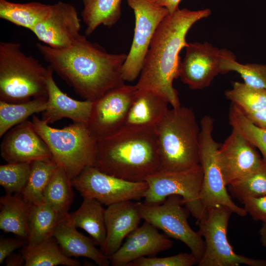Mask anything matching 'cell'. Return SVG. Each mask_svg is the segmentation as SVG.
I'll use <instances>...</instances> for the list:
<instances>
[{
	"label": "cell",
	"mask_w": 266,
	"mask_h": 266,
	"mask_svg": "<svg viewBox=\"0 0 266 266\" xmlns=\"http://www.w3.org/2000/svg\"><path fill=\"white\" fill-rule=\"evenodd\" d=\"M181 0H152L157 5L166 8L171 14L179 8L178 5Z\"/></svg>",
	"instance_id": "41"
},
{
	"label": "cell",
	"mask_w": 266,
	"mask_h": 266,
	"mask_svg": "<svg viewBox=\"0 0 266 266\" xmlns=\"http://www.w3.org/2000/svg\"><path fill=\"white\" fill-rule=\"evenodd\" d=\"M135 16L134 35L122 68L125 81H134L142 70L153 36L160 24L169 14L167 10L152 0H126Z\"/></svg>",
	"instance_id": "11"
},
{
	"label": "cell",
	"mask_w": 266,
	"mask_h": 266,
	"mask_svg": "<svg viewBox=\"0 0 266 266\" xmlns=\"http://www.w3.org/2000/svg\"><path fill=\"white\" fill-rule=\"evenodd\" d=\"M199 125L191 108L180 105L168 109L155 127L159 171H183L200 165Z\"/></svg>",
	"instance_id": "4"
},
{
	"label": "cell",
	"mask_w": 266,
	"mask_h": 266,
	"mask_svg": "<svg viewBox=\"0 0 266 266\" xmlns=\"http://www.w3.org/2000/svg\"><path fill=\"white\" fill-rule=\"evenodd\" d=\"M260 241L262 245L266 247V223H263L260 230Z\"/></svg>",
	"instance_id": "43"
},
{
	"label": "cell",
	"mask_w": 266,
	"mask_h": 266,
	"mask_svg": "<svg viewBox=\"0 0 266 266\" xmlns=\"http://www.w3.org/2000/svg\"><path fill=\"white\" fill-rule=\"evenodd\" d=\"M70 213L61 217L54 230L53 236L63 253L68 257H83L94 261L100 266H108L110 262L101 249L96 247L91 238L77 230Z\"/></svg>",
	"instance_id": "20"
},
{
	"label": "cell",
	"mask_w": 266,
	"mask_h": 266,
	"mask_svg": "<svg viewBox=\"0 0 266 266\" xmlns=\"http://www.w3.org/2000/svg\"><path fill=\"white\" fill-rule=\"evenodd\" d=\"M36 46L53 72L85 100L93 101L125 84L122 68L127 55L108 53L83 35L64 48Z\"/></svg>",
	"instance_id": "1"
},
{
	"label": "cell",
	"mask_w": 266,
	"mask_h": 266,
	"mask_svg": "<svg viewBox=\"0 0 266 266\" xmlns=\"http://www.w3.org/2000/svg\"><path fill=\"white\" fill-rule=\"evenodd\" d=\"M179 195L168 196L158 205L139 203L142 220L162 230L167 235L186 244L198 261L205 250L204 240L199 232L193 231L188 222L190 213Z\"/></svg>",
	"instance_id": "10"
},
{
	"label": "cell",
	"mask_w": 266,
	"mask_h": 266,
	"mask_svg": "<svg viewBox=\"0 0 266 266\" xmlns=\"http://www.w3.org/2000/svg\"><path fill=\"white\" fill-rule=\"evenodd\" d=\"M93 166L127 181H145L160 168L155 128L124 126L115 133L98 140Z\"/></svg>",
	"instance_id": "3"
},
{
	"label": "cell",
	"mask_w": 266,
	"mask_h": 266,
	"mask_svg": "<svg viewBox=\"0 0 266 266\" xmlns=\"http://www.w3.org/2000/svg\"><path fill=\"white\" fill-rule=\"evenodd\" d=\"M0 144V154L7 163L53 160L51 153L32 121L26 120L7 132Z\"/></svg>",
	"instance_id": "17"
},
{
	"label": "cell",
	"mask_w": 266,
	"mask_h": 266,
	"mask_svg": "<svg viewBox=\"0 0 266 266\" xmlns=\"http://www.w3.org/2000/svg\"><path fill=\"white\" fill-rule=\"evenodd\" d=\"M72 185L83 197L95 199L109 206L127 200L144 198L148 188L146 181L132 182L104 173L94 166L85 168Z\"/></svg>",
	"instance_id": "12"
},
{
	"label": "cell",
	"mask_w": 266,
	"mask_h": 266,
	"mask_svg": "<svg viewBox=\"0 0 266 266\" xmlns=\"http://www.w3.org/2000/svg\"><path fill=\"white\" fill-rule=\"evenodd\" d=\"M102 204L95 199L83 197L79 208L70 213L76 227L85 231L101 250L104 246L106 236L105 209Z\"/></svg>",
	"instance_id": "24"
},
{
	"label": "cell",
	"mask_w": 266,
	"mask_h": 266,
	"mask_svg": "<svg viewBox=\"0 0 266 266\" xmlns=\"http://www.w3.org/2000/svg\"><path fill=\"white\" fill-rule=\"evenodd\" d=\"M32 122L48 146L53 160L65 169L71 180L86 167L94 166L97 140L86 124L74 122L56 129L35 115Z\"/></svg>",
	"instance_id": "6"
},
{
	"label": "cell",
	"mask_w": 266,
	"mask_h": 266,
	"mask_svg": "<svg viewBox=\"0 0 266 266\" xmlns=\"http://www.w3.org/2000/svg\"><path fill=\"white\" fill-rule=\"evenodd\" d=\"M50 68L47 80V107L42 112L41 119L49 124L66 118L74 122L87 124L93 101L75 100L62 92L56 84L53 78V71Z\"/></svg>",
	"instance_id": "21"
},
{
	"label": "cell",
	"mask_w": 266,
	"mask_h": 266,
	"mask_svg": "<svg viewBox=\"0 0 266 266\" xmlns=\"http://www.w3.org/2000/svg\"><path fill=\"white\" fill-rule=\"evenodd\" d=\"M22 239L1 237L0 239V264H2L5 259L13 252L23 247L26 244Z\"/></svg>",
	"instance_id": "39"
},
{
	"label": "cell",
	"mask_w": 266,
	"mask_h": 266,
	"mask_svg": "<svg viewBox=\"0 0 266 266\" xmlns=\"http://www.w3.org/2000/svg\"><path fill=\"white\" fill-rule=\"evenodd\" d=\"M47 100V97L36 98L20 103L0 100V137L14 127L27 120L31 115L45 111Z\"/></svg>",
	"instance_id": "30"
},
{
	"label": "cell",
	"mask_w": 266,
	"mask_h": 266,
	"mask_svg": "<svg viewBox=\"0 0 266 266\" xmlns=\"http://www.w3.org/2000/svg\"><path fill=\"white\" fill-rule=\"evenodd\" d=\"M233 197L240 201L250 197L266 195V163L257 170L228 186Z\"/></svg>",
	"instance_id": "36"
},
{
	"label": "cell",
	"mask_w": 266,
	"mask_h": 266,
	"mask_svg": "<svg viewBox=\"0 0 266 266\" xmlns=\"http://www.w3.org/2000/svg\"><path fill=\"white\" fill-rule=\"evenodd\" d=\"M139 203L124 201L107 206L105 209L106 236L101 251L108 258L119 249L124 238L138 227L142 220Z\"/></svg>",
	"instance_id": "19"
},
{
	"label": "cell",
	"mask_w": 266,
	"mask_h": 266,
	"mask_svg": "<svg viewBox=\"0 0 266 266\" xmlns=\"http://www.w3.org/2000/svg\"><path fill=\"white\" fill-rule=\"evenodd\" d=\"M60 218L58 213L44 201L33 204L29 221L26 244L34 245L53 236Z\"/></svg>",
	"instance_id": "29"
},
{
	"label": "cell",
	"mask_w": 266,
	"mask_h": 266,
	"mask_svg": "<svg viewBox=\"0 0 266 266\" xmlns=\"http://www.w3.org/2000/svg\"><path fill=\"white\" fill-rule=\"evenodd\" d=\"M211 13L208 8L191 10L178 9L167 15L157 28L144 60L138 89L155 91L163 96L172 107L181 105L173 81L179 77L181 59L179 53L189 43L186 34L199 20Z\"/></svg>",
	"instance_id": "2"
},
{
	"label": "cell",
	"mask_w": 266,
	"mask_h": 266,
	"mask_svg": "<svg viewBox=\"0 0 266 266\" xmlns=\"http://www.w3.org/2000/svg\"><path fill=\"white\" fill-rule=\"evenodd\" d=\"M71 179L65 169L58 166L43 193V201L61 218L68 213L73 201Z\"/></svg>",
	"instance_id": "28"
},
{
	"label": "cell",
	"mask_w": 266,
	"mask_h": 266,
	"mask_svg": "<svg viewBox=\"0 0 266 266\" xmlns=\"http://www.w3.org/2000/svg\"><path fill=\"white\" fill-rule=\"evenodd\" d=\"M173 242L160 233L155 226L145 221L127 236L125 242L108 259L113 266H127L143 257H155L170 249Z\"/></svg>",
	"instance_id": "18"
},
{
	"label": "cell",
	"mask_w": 266,
	"mask_h": 266,
	"mask_svg": "<svg viewBox=\"0 0 266 266\" xmlns=\"http://www.w3.org/2000/svg\"><path fill=\"white\" fill-rule=\"evenodd\" d=\"M7 266H21L25 265V260L22 253L16 254L12 253L4 260Z\"/></svg>",
	"instance_id": "42"
},
{
	"label": "cell",
	"mask_w": 266,
	"mask_h": 266,
	"mask_svg": "<svg viewBox=\"0 0 266 266\" xmlns=\"http://www.w3.org/2000/svg\"><path fill=\"white\" fill-rule=\"evenodd\" d=\"M137 91L135 85L125 84L93 101L87 126L97 140L115 133L124 126Z\"/></svg>",
	"instance_id": "13"
},
{
	"label": "cell",
	"mask_w": 266,
	"mask_h": 266,
	"mask_svg": "<svg viewBox=\"0 0 266 266\" xmlns=\"http://www.w3.org/2000/svg\"><path fill=\"white\" fill-rule=\"evenodd\" d=\"M244 114L254 124L266 129V108L260 111Z\"/></svg>",
	"instance_id": "40"
},
{
	"label": "cell",
	"mask_w": 266,
	"mask_h": 266,
	"mask_svg": "<svg viewBox=\"0 0 266 266\" xmlns=\"http://www.w3.org/2000/svg\"><path fill=\"white\" fill-rule=\"evenodd\" d=\"M81 12L86 25L85 34H91L100 25L113 26L121 16L122 0H82Z\"/></svg>",
	"instance_id": "25"
},
{
	"label": "cell",
	"mask_w": 266,
	"mask_h": 266,
	"mask_svg": "<svg viewBox=\"0 0 266 266\" xmlns=\"http://www.w3.org/2000/svg\"><path fill=\"white\" fill-rule=\"evenodd\" d=\"M198 264L197 259L191 252L163 258L143 257L132 262L127 266H192Z\"/></svg>",
	"instance_id": "37"
},
{
	"label": "cell",
	"mask_w": 266,
	"mask_h": 266,
	"mask_svg": "<svg viewBox=\"0 0 266 266\" xmlns=\"http://www.w3.org/2000/svg\"><path fill=\"white\" fill-rule=\"evenodd\" d=\"M181 62L179 77L192 90L208 87L220 73L224 49H219L205 42L189 43Z\"/></svg>",
	"instance_id": "15"
},
{
	"label": "cell",
	"mask_w": 266,
	"mask_h": 266,
	"mask_svg": "<svg viewBox=\"0 0 266 266\" xmlns=\"http://www.w3.org/2000/svg\"><path fill=\"white\" fill-rule=\"evenodd\" d=\"M231 71L237 72L246 84L266 90V65L239 63L232 52L224 49L220 74H224Z\"/></svg>",
	"instance_id": "33"
},
{
	"label": "cell",
	"mask_w": 266,
	"mask_h": 266,
	"mask_svg": "<svg viewBox=\"0 0 266 266\" xmlns=\"http://www.w3.org/2000/svg\"><path fill=\"white\" fill-rule=\"evenodd\" d=\"M21 193L6 194L0 198V229L25 240L28 236L29 221L32 207Z\"/></svg>",
	"instance_id": "23"
},
{
	"label": "cell",
	"mask_w": 266,
	"mask_h": 266,
	"mask_svg": "<svg viewBox=\"0 0 266 266\" xmlns=\"http://www.w3.org/2000/svg\"><path fill=\"white\" fill-rule=\"evenodd\" d=\"M80 19L75 7L63 1L51 4L50 10L32 32L44 44L61 49L71 45L81 35Z\"/></svg>",
	"instance_id": "16"
},
{
	"label": "cell",
	"mask_w": 266,
	"mask_h": 266,
	"mask_svg": "<svg viewBox=\"0 0 266 266\" xmlns=\"http://www.w3.org/2000/svg\"><path fill=\"white\" fill-rule=\"evenodd\" d=\"M58 166L53 160H37L31 162L28 180L21 195L32 204L43 202V193Z\"/></svg>",
	"instance_id": "31"
},
{
	"label": "cell",
	"mask_w": 266,
	"mask_h": 266,
	"mask_svg": "<svg viewBox=\"0 0 266 266\" xmlns=\"http://www.w3.org/2000/svg\"><path fill=\"white\" fill-rule=\"evenodd\" d=\"M31 163H7L0 166V185L6 194L21 193L28 180Z\"/></svg>",
	"instance_id": "35"
},
{
	"label": "cell",
	"mask_w": 266,
	"mask_h": 266,
	"mask_svg": "<svg viewBox=\"0 0 266 266\" xmlns=\"http://www.w3.org/2000/svg\"><path fill=\"white\" fill-rule=\"evenodd\" d=\"M228 117L232 129L236 131L253 146L258 148L266 163V129L254 124L233 104L230 108Z\"/></svg>",
	"instance_id": "34"
},
{
	"label": "cell",
	"mask_w": 266,
	"mask_h": 266,
	"mask_svg": "<svg viewBox=\"0 0 266 266\" xmlns=\"http://www.w3.org/2000/svg\"><path fill=\"white\" fill-rule=\"evenodd\" d=\"M51 4L38 2L24 3L0 0V18L32 31L48 13Z\"/></svg>",
	"instance_id": "27"
},
{
	"label": "cell",
	"mask_w": 266,
	"mask_h": 266,
	"mask_svg": "<svg viewBox=\"0 0 266 266\" xmlns=\"http://www.w3.org/2000/svg\"><path fill=\"white\" fill-rule=\"evenodd\" d=\"M213 127L212 117L205 115L202 118L199 138L200 164L203 171L200 194L201 202L205 208L223 205L230 208L233 213L244 217L247 214L245 209L237 205L227 191L217 159L220 145L213 138Z\"/></svg>",
	"instance_id": "9"
},
{
	"label": "cell",
	"mask_w": 266,
	"mask_h": 266,
	"mask_svg": "<svg viewBox=\"0 0 266 266\" xmlns=\"http://www.w3.org/2000/svg\"><path fill=\"white\" fill-rule=\"evenodd\" d=\"M198 222L199 232L204 237L205 250L199 266H266V260L246 257L235 253L229 242L227 233L233 211L218 205L207 207Z\"/></svg>",
	"instance_id": "7"
},
{
	"label": "cell",
	"mask_w": 266,
	"mask_h": 266,
	"mask_svg": "<svg viewBox=\"0 0 266 266\" xmlns=\"http://www.w3.org/2000/svg\"><path fill=\"white\" fill-rule=\"evenodd\" d=\"M168 104L155 91L137 89L124 126L155 128L168 110Z\"/></svg>",
	"instance_id": "22"
},
{
	"label": "cell",
	"mask_w": 266,
	"mask_h": 266,
	"mask_svg": "<svg viewBox=\"0 0 266 266\" xmlns=\"http://www.w3.org/2000/svg\"><path fill=\"white\" fill-rule=\"evenodd\" d=\"M244 208L255 221L266 223V195L250 197L240 200Z\"/></svg>",
	"instance_id": "38"
},
{
	"label": "cell",
	"mask_w": 266,
	"mask_h": 266,
	"mask_svg": "<svg viewBox=\"0 0 266 266\" xmlns=\"http://www.w3.org/2000/svg\"><path fill=\"white\" fill-rule=\"evenodd\" d=\"M21 253L25 266H80L81 264L65 255L56 239L52 236L34 245H26Z\"/></svg>",
	"instance_id": "26"
},
{
	"label": "cell",
	"mask_w": 266,
	"mask_h": 266,
	"mask_svg": "<svg viewBox=\"0 0 266 266\" xmlns=\"http://www.w3.org/2000/svg\"><path fill=\"white\" fill-rule=\"evenodd\" d=\"M226 99L244 114L260 111L266 108V90L235 81L232 88L225 92Z\"/></svg>",
	"instance_id": "32"
},
{
	"label": "cell",
	"mask_w": 266,
	"mask_h": 266,
	"mask_svg": "<svg viewBox=\"0 0 266 266\" xmlns=\"http://www.w3.org/2000/svg\"><path fill=\"white\" fill-rule=\"evenodd\" d=\"M35 58L25 54L19 43L0 42V100L20 103L47 98L50 70Z\"/></svg>",
	"instance_id": "5"
},
{
	"label": "cell",
	"mask_w": 266,
	"mask_h": 266,
	"mask_svg": "<svg viewBox=\"0 0 266 266\" xmlns=\"http://www.w3.org/2000/svg\"><path fill=\"white\" fill-rule=\"evenodd\" d=\"M203 171L200 165L179 171H159L146 181L148 188L144 197L145 204L158 205L169 196H180L184 205L198 222L205 214L206 209L200 200Z\"/></svg>",
	"instance_id": "8"
},
{
	"label": "cell",
	"mask_w": 266,
	"mask_h": 266,
	"mask_svg": "<svg viewBox=\"0 0 266 266\" xmlns=\"http://www.w3.org/2000/svg\"><path fill=\"white\" fill-rule=\"evenodd\" d=\"M217 159L226 186L255 172L266 163L255 147L233 129L220 146Z\"/></svg>",
	"instance_id": "14"
}]
</instances>
